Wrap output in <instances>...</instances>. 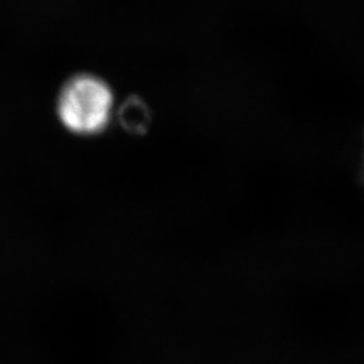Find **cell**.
<instances>
[{
    "label": "cell",
    "instance_id": "2",
    "mask_svg": "<svg viewBox=\"0 0 364 364\" xmlns=\"http://www.w3.org/2000/svg\"><path fill=\"white\" fill-rule=\"evenodd\" d=\"M120 126L132 135H144L151 124L149 105L138 96H130L117 111Z\"/></svg>",
    "mask_w": 364,
    "mask_h": 364
},
{
    "label": "cell",
    "instance_id": "1",
    "mask_svg": "<svg viewBox=\"0 0 364 364\" xmlns=\"http://www.w3.org/2000/svg\"><path fill=\"white\" fill-rule=\"evenodd\" d=\"M112 100V91L105 80L81 73L69 78L61 88L57 111L68 130L96 135L108 124Z\"/></svg>",
    "mask_w": 364,
    "mask_h": 364
}]
</instances>
